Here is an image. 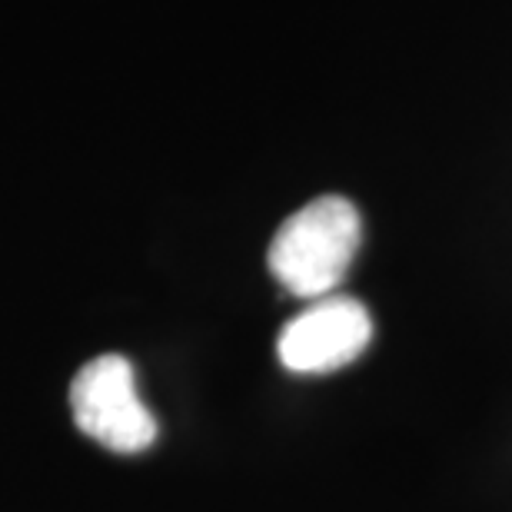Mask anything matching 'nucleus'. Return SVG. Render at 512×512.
Wrapping results in <instances>:
<instances>
[{"label":"nucleus","instance_id":"nucleus-1","mask_svg":"<svg viewBox=\"0 0 512 512\" xmlns=\"http://www.w3.org/2000/svg\"><path fill=\"white\" fill-rule=\"evenodd\" d=\"M360 210L346 197H320L296 210L270 243V270L283 290L323 300L343 283L360 250Z\"/></svg>","mask_w":512,"mask_h":512},{"label":"nucleus","instance_id":"nucleus-2","mask_svg":"<svg viewBox=\"0 0 512 512\" xmlns=\"http://www.w3.org/2000/svg\"><path fill=\"white\" fill-rule=\"evenodd\" d=\"M70 409L77 426L114 453H143L157 439V423L137 396L133 366L117 353L97 356L74 376Z\"/></svg>","mask_w":512,"mask_h":512},{"label":"nucleus","instance_id":"nucleus-3","mask_svg":"<svg viewBox=\"0 0 512 512\" xmlns=\"http://www.w3.org/2000/svg\"><path fill=\"white\" fill-rule=\"evenodd\" d=\"M373 340V320L353 296H323L283 326L276 353L293 373H333Z\"/></svg>","mask_w":512,"mask_h":512}]
</instances>
